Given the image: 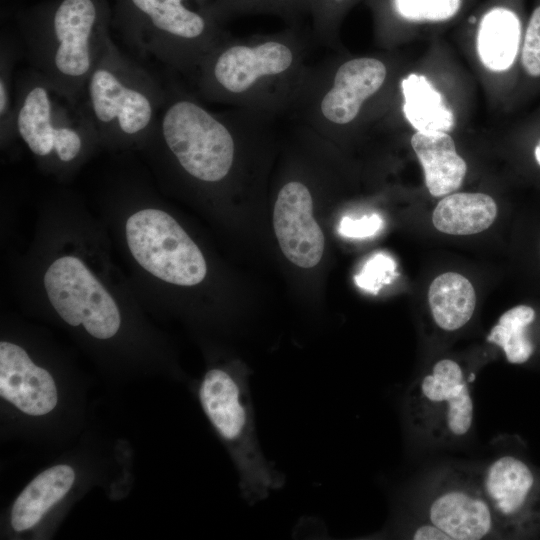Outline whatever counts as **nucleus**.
<instances>
[{"mask_svg": "<svg viewBox=\"0 0 540 540\" xmlns=\"http://www.w3.org/2000/svg\"><path fill=\"white\" fill-rule=\"evenodd\" d=\"M468 23L477 26V50L483 65L495 72L509 70L521 52L525 30L513 2L491 4L479 16H470Z\"/></svg>", "mask_w": 540, "mask_h": 540, "instance_id": "nucleus-15", "label": "nucleus"}, {"mask_svg": "<svg viewBox=\"0 0 540 540\" xmlns=\"http://www.w3.org/2000/svg\"><path fill=\"white\" fill-rule=\"evenodd\" d=\"M396 273V262L388 254L377 253L370 257L355 276L358 287L376 294L384 285L390 284Z\"/></svg>", "mask_w": 540, "mask_h": 540, "instance_id": "nucleus-26", "label": "nucleus"}, {"mask_svg": "<svg viewBox=\"0 0 540 540\" xmlns=\"http://www.w3.org/2000/svg\"><path fill=\"white\" fill-rule=\"evenodd\" d=\"M273 226L285 257L301 268L316 266L324 252L323 232L313 217V200L300 182L285 184L277 196Z\"/></svg>", "mask_w": 540, "mask_h": 540, "instance_id": "nucleus-12", "label": "nucleus"}, {"mask_svg": "<svg viewBox=\"0 0 540 540\" xmlns=\"http://www.w3.org/2000/svg\"><path fill=\"white\" fill-rule=\"evenodd\" d=\"M199 399L220 437L227 443L240 474L244 498L263 500L283 485V476L260 447L245 368H212L205 374Z\"/></svg>", "mask_w": 540, "mask_h": 540, "instance_id": "nucleus-3", "label": "nucleus"}, {"mask_svg": "<svg viewBox=\"0 0 540 540\" xmlns=\"http://www.w3.org/2000/svg\"><path fill=\"white\" fill-rule=\"evenodd\" d=\"M17 136L39 158L69 164L99 140L81 101L33 68L15 80Z\"/></svg>", "mask_w": 540, "mask_h": 540, "instance_id": "nucleus-4", "label": "nucleus"}, {"mask_svg": "<svg viewBox=\"0 0 540 540\" xmlns=\"http://www.w3.org/2000/svg\"><path fill=\"white\" fill-rule=\"evenodd\" d=\"M75 480L68 465H56L40 473L15 500L11 525L21 532L35 526L70 490Z\"/></svg>", "mask_w": 540, "mask_h": 540, "instance_id": "nucleus-18", "label": "nucleus"}, {"mask_svg": "<svg viewBox=\"0 0 540 540\" xmlns=\"http://www.w3.org/2000/svg\"><path fill=\"white\" fill-rule=\"evenodd\" d=\"M315 7L324 16L336 15L337 10H341L349 5L353 0H311Z\"/></svg>", "mask_w": 540, "mask_h": 540, "instance_id": "nucleus-30", "label": "nucleus"}, {"mask_svg": "<svg viewBox=\"0 0 540 540\" xmlns=\"http://www.w3.org/2000/svg\"><path fill=\"white\" fill-rule=\"evenodd\" d=\"M0 51V134L3 143L8 138L17 136L15 82L13 83L15 50L12 44L2 37Z\"/></svg>", "mask_w": 540, "mask_h": 540, "instance_id": "nucleus-24", "label": "nucleus"}, {"mask_svg": "<svg viewBox=\"0 0 540 540\" xmlns=\"http://www.w3.org/2000/svg\"><path fill=\"white\" fill-rule=\"evenodd\" d=\"M417 515L444 531L450 540L502 538L475 467L442 466L421 484Z\"/></svg>", "mask_w": 540, "mask_h": 540, "instance_id": "nucleus-8", "label": "nucleus"}, {"mask_svg": "<svg viewBox=\"0 0 540 540\" xmlns=\"http://www.w3.org/2000/svg\"><path fill=\"white\" fill-rule=\"evenodd\" d=\"M112 27L139 55L172 66L197 59L215 32L214 19L184 0H116Z\"/></svg>", "mask_w": 540, "mask_h": 540, "instance_id": "nucleus-5", "label": "nucleus"}, {"mask_svg": "<svg viewBox=\"0 0 540 540\" xmlns=\"http://www.w3.org/2000/svg\"><path fill=\"white\" fill-rule=\"evenodd\" d=\"M497 216L493 198L483 193H453L439 201L432 215L434 227L450 235H472L489 228Z\"/></svg>", "mask_w": 540, "mask_h": 540, "instance_id": "nucleus-19", "label": "nucleus"}, {"mask_svg": "<svg viewBox=\"0 0 540 540\" xmlns=\"http://www.w3.org/2000/svg\"><path fill=\"white\" fill-rule=\"evenodd\" d=\"M0 394L22 412L40 416L57 404V388L49 372L36 366L20 346L0 343Z\"/></svg>", "mask_w": 540, "mask_h": 540, "instance_id": "nucleus-14", "label": "nucleus"}, {"mask_svg": "<svg viewBox=\"0 0 540 540\" xmlns=\"http://www.w3.org/2000/svg\"><path fill=\"white\" fill-rule=\"evenodd\" d=\"M475 472L502 538L536 530L540 524V489L534 472L523 460L502 454L475 467Z\"/></svg>", "mask_w": 540, "mask_h": 540, "instance_id": "nucleus-11", "label": "nucleus"}, {"mask_svg": "<svg viewBox=\"0 0 540 540\" xmlns=\"http://www.w3.org/2000/svg\"><path fill=\"white\" fill-rule=\"evenodd\" d=\"M148 140L160 142L191 177L219 182L233 164L235 144L227 126L192 99L167 94Z\"/></svg>", "mask_w": 540, "mask_h": 540, "instance_id": "nucleus-7", "label": "nucleus"}, {"mask_svg": "<svg viewBox=\"0 0 540 540\" xmlns=\"http://www.w3.org/2000/svg\"><path fill=\"white\" fill-rule=\"evenodd\" d=\"M399 535L415 540H450L449 536L427 519L417 515L415 520L399 526Z\"/></svg>", "mask_w": 540, "mask_h": 540, "instance_id": "nucleus-29", "label": "nucleus"}, {"mask_svg": "<svg viewBox=\"0 0 540 540\" xmlns=\"http://www.w3.org/2000/svg\"><path fill=\"white\" fill-rule=\"evenodd\" d=\"M298 0H214L208 4L203 11L211 18L215 19L233 10L244 7H268L285 8Z\"/></svg>", "mask_w": 540, "mask_h": 540, "instance_id": "nucleus-28", "label": "nucleus"}, {"mask_svg": "<svg viewBox=\"0 0 540 540\" xmlns=\"http://www.w3.org/2000/svg\"><path fill=\"white\" fill-rule=\"evenodd\" d=\"M401 87L405 117L417 131L448 132L453 128V112L425 76L410 74L402 80Z\"/></svg>", "mask_w": 540, "mask_h": 540, "instance_id": "nucleus-21", "label": "nucleus"}, {"mask_svg": "<svg viewBox=\"0 0 540 540\" xmlns=\"http://www.w3.org/2000/svg\"><path fill=\"white\" fill-rule=\"evenodd\" d=\"M535 316V310L528 305H517L507 310L490 330L487 341L500 347L509 363L527 362L534 353L528 328Z\"/></svg>", "mask_w": 540, "mask_h": 540, "instance_id": "nucleus-22", "label": "nucleus"}, {"mask_svg": "<svg viewBox=\"0 0 540 540\" xmlns=\"http://www.w3.org/2000/svg\"><path fill=\"white\" fill-rule=\"evenodd\" d=\"M44 286L52 306L69 325L83 324L98 339L111 338L119 330L114 299L79 258L55 260L44 275Z\"/></svg>", "mask_w": 540, "mask_h": 540, "instance_id": "nucleus-10", "label": "nucleus"}, {"mask_svg": "<svg viewBox=\"0 0 540 540\" xmlns=\"http://www.w3.org/2000/svg\"><path fill=\"white\" fill-rule=\"evenodd\" d=\"M125 231L133 257L153 276L180 286L204 280L207 266L202 252L168 213L140 210L128 218Z\"/></svg>", "mask_w": 540, "mask_h": 540, "instance_id": "nucleus-9", "label": "nucleus"}, {"mask_svg": "<svg viewBox=\"0 0 540 540\" xmlns=\"http://www.w3.org/2000/svg\"><path fill=\"white\" fill-rule=\"evenodd\" d=\"M198 1H199L201 4H203L204 7L207 5V4H206V1H207V0H198Z\"/></svg>", "mask_w": 540, "mask_h": 540, "instance_id": "nucleus-31", "label": "nucleus"}, {"mask_svg": "<svg viewBox=\"0 0 540 540\" xmlns=\"http://www.w3.org/2000/svg\"><path fill=\"white\" fill-rule=\"evenodd\" d=\"M112 13L108 0H49L26 10L18 22L30 67L81 99L111 39Z\"/></svg>", "mask_w": 540, "mask_h": 540, "instance_id": "nucleus-1", "label": "nucleus"}, {"mask_svg": "<svg viewBox=\"0 0 540 540\" xmlns=\"http://www.w3.org/2000/svg\"><path fill=\"white\" fill-rule=\"evenodd\" d=\"M473 376L456 360L441 358L412 382L402 407L410 437L429 447L466 440L474 425Z\"/></svg>", "mask_w": 540, "mask_h": 540, "instance_id": "nucleus-6", "label": "nucleus"}, {"mask_svg": "<svg viewBox=\"0 0 540 540\" xmlns=\"http://www.w3.org/2000/svg\"><path fill=\"white\" fill-rule=\"evenodd\" d=\"M520 62L527 78L540 80V0L532 10L525 27Z\"/></svg>", "mask_w": 540, "mask_h": 540, "instance_id": "nucleus-25", "label": "nucleus"}, {"mask_svg": "<svg viewBox=\"0 0 540 540\" xmlns=\"http://www.w3.org/2000/svg\"><path fill=\"white\" fill-rule=\"evenodd\" d=\"M385 65L375 58H356L337 70L332 88L321 102L323 116L347 124L358 115L363 102L375 94L386 78Z\"/></svg>", "mask_w": 540, "mask_h": 540, "instance_id": "nucleus-16", "label": "nucleus"}, {"mask_svg": "<svg viewBox=\"0 0 540 540\" xmlns=\"http://www.w3.org/2000/svg\"><path fill=\"white\" fill-rule=\"evenodd\" d=\"M293 62L292 51L280 42L270 41L255 47L231 46L211 59L209 79L218 89L242 93L258 78L286 71Z\"/></svg>", "mask_w": 540, "mask_h": 540, "instance_id": "nucleus-13", "label": "nucleus"}, {"mask_svg": "<svg viewBox=\"0 0 540 540\" xmlns=\"http://www.w3.org/2000/svg\"><path fill=\"white\" fill-rule=\"evenodd\" d=\"M167 93L112 38L89 75L81 101L99 140L127 144L148 141Z\"/></svg>", "mask_w": 540, "mask_h": 540, "instance_id": "nucleus-2", "label": "nucleus"}, {"mask_svg": "<svg viewBox=\"0 0 540 540\" xmlns=\"http://www.w3.org/2000/svg\"><path fill=\"white\" fill-rule=\"evenodd\" d=\"M411 145L423 167L425 183L432 196L449 195L461 186L467 165L447 132L417 131L411 138Z\"/></svg>", "mask_w": 540, "mask_h": 540, "instance_id": "nucleus-17", "label": "nucleus"}, {"mask_svg": "<svg viewBox=\"0 0 540 540\" xmlns=\"http://www.w3.org/2000/svg\"><path fill=\"white\" fill-rule=\"evenodd\" d=\"M428 303L435 325L442 331L455 332L471 320L476 307V293L465 276L446 272L430 284Z\"/></svg>", "mask_w": 540, "mask_h": 540, "instance_id": "nucleus-20", "label": "nucleus"}, {"mask_svg": "<svg viewBox=\"0 0 540 540\" xmlns=\"http://www.w3.org/2000/svg\"><path fill=\"white\" fill-rule=\"evenodd\" d=\"M390 11L409 24H438L456 18L466 0H387Z\"/></svg>", "mask_w": 540, "mask_h": 540, "instance_id": "nucleus-23", "label": "nucleus"}, {"mask_svg": "<svg viewBox=\"0 0 540 540\" xmlns=\"http://www.w3.org/2000/svg\"><path fill=\"white\" fill-rule=\"evenodd\" d=\"M384 225L382 218L378 214L363 216L360 219H353L345 216L339 223V233L348 238H367L374 236Z\"/></svg>", "mask_w": 540, "mask_h": 540, "instance_id": "nucleus-27", "label": "nucleus"}]
</instances>
